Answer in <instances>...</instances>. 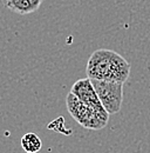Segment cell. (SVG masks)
Segmentation results:
<instances>
[{
	"label": "cell",
	"instance_id": "1",
	"mask_svg": "<svg viewBox=\"0 0 150 153\" xmlns=\"http://www.w3.org/2000/svg\"><path fill=\"white\" fill-rule=\"evenodd\" d=\"M86 73L89 79L124 84L130 74V64L117 52L101 48L89 57Z\"/></svg>",
	"mask_w": 150,
	"mask_h": 153
},
{
	"label": "cell",
	"instance_id": "2",
	"mask_svg": "<svg viewBox=\"0 0 150 153\" xmlns=\"http://www.w3.org/2000/svg\"><path fill=\"white\" fill-rule=\"evenodd\" d=\"M66 106L75 121L87 130H102L108 124L109 114L100 113L95 108L76 98L72 92H69L66 98Z\"/></svg>",
	"mask_w": 150,
	"mask_h": 153
},
{
	"label": "cell",
	"instance_id": "3",
	"mask_svg": "<svg viewBox=\"0 0 150 153\" xmlns=\"http://www.w3.org/2000/svg\"><path fill=\"white\" fill-rule=\"evenodd\" d=\"M90 80L102 106L109 113V115L118 113L121 111L123 101V82L104 81L96 79Z\"/></svg>",
	"mask_w": 150,
	"mask_h": 153
},
{
	"label": "cell",
	"instance_id": "4",
	"mask_svg": "<svg viewBox=\"0 0 150 153\" xmlns=\"http://www.w3.org/2000/svg\"><path fill=\"white\" fill-rule=\"evenodd\" d=\"M71 92L76 98H79L81 101H83L85 104H87L90 107L95 108L100 113H104V114L107 113V114H109L104 110V107L102 106V104H101V101H100V99L97 97V93H96L93 84H92V80L88 76L85 78V79H80V80L75 81L74 85L71 88Z\"/></svg>",
	"mask_w": 150,
	"mask_h": 153
},
{
	"label": "cell",
	"instance_id": "5",
	"mask_svg": "<svg viewBox=\"0 0 150 153\" xmlns=\"http://www.w3.org/2000/svg\"><path fill=\"white\" fill-rule=\"evenodd\" d=\"M43 0H1L2 5L18 14H29L38 11Z\"/></svg>",
	"mask_w": 150,
	"mask_h": 153
},
{
	"label": "cell",
	"instance_id": "6",
	"mask_svg": "<svg viewBox=\"0 0 150 153\" xmlns=\"http://www.w3.org/2000/svg\"><path fill=\"white\" fill-rule=\"evenodd\" d=\"M21 146L24 151L27 153H38L42 149V141L37 133L29 132L22 135Z\"/></svg>",
	"mask_w": 150,
	"mask_h": 153
}]
</instances>
